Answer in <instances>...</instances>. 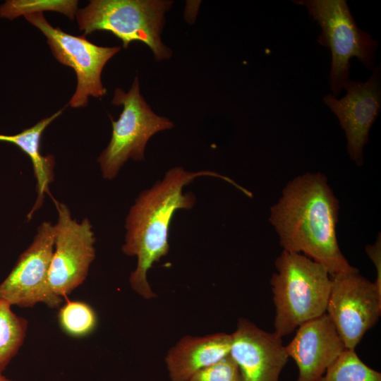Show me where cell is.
Returning <instances> with one entry per match:
<instances>
[{
	"label": "cell",
	"instance_id": "5bb4252c",
	"mask_svg": "<svg viewBox=\"0 0 381 381\" xmlns=\"http://www.w3.org/2000/svg\"><path fill=\"white\" fill-rule=\"evenodd\" d=\"M231 345V334L224 332L182 337L165 358L171 380L188 381L196 372L229 355Z\"/></svg>",
	"mask_w": 381,
	"mask_h": 381
},
{
	"label": "cell",
	"instance_id": "44dd1931",
	"mask_svg": "<svg viewBox=\"0 0 381 381\" xmlns=\"http://www.w3.org/2000/svg\"><path fill=\"white\" fill-rule=\"evenodd\" d=\"M365 252L375 265L377 277L374 283L377 291L381 293V236L380 234L373 244L365 246Z\"/></svg>",
	"mask_w": 381,
	"mask_h": 381
},
{
	"label": "cell",
	"instance_id": "8992f818",
	"mask_svg": "<svg viewBox=\"0 0 381 381\" xmlns=\"http://www.w3.org/2000/svg\"><path fill=\"white\" fill-rule=\"evenodd\" d=\"M111 103L122 106L116 121H111L112 134L97 161L104 179L112 180L128 159L143 161L146 145L155 133L174 128L169 119L156 114L140 94L135 77L128 92L116 87Z\"/></svg>",
	"mask_w": 381,
	"mask_h": 381
},
{
	"label": "cell",
	"instance_id": "30bf717a",
	"mask_svg": "<svg viewBox=\"0 0 381 381\" xmlns=\"http://www.w3.org/2000/svg\"><path fill=\"white\" fill-rule=\"evenodd\" d=\"M54 247V225L42 222L30 246L0 284V298L11 306L32 307L44 303L56 308L62 298L50 289L48 273Z\"/></svg>",
	"mask_w": 381,
	"mask_h": 381
},
{
	"label": "cell",
	"instance_id": "d6986e66",
	"mask_svg": "<svg viewBox=\"0 0 381 381\" xmlns=\"http://www.w3.org/2000/svg\"><path fill=\"white\" fill-rule=\"evenodd\" d=\"M58 320L64 332L73 337L90 334L97 323L94 309L87 303L79 301L67 300L59 310Z\"/></svg>",
	"mask_w": 381,
	"mask_h": 381
},
{
	"label": "cell",
	"instance_id": "6da1fadb",
	"mask_svg": "<svg viewBox=\"0 0 381 381\" xmlns=\"http://www.w3.org/2000/svg\"><path fill=\"white\" fill-rule=\"evenodd\" d=\"M339 201L321 173L292 179L270 211L283 250L303 254L329 274L358 271L342 254L337 238Z\"/></svg>",
	"mask_w": 381,
	"mask_h": 381
},
{
	"label": "cell",
	"instance_id": "e0dca14e",
	"mask_svg": "<svg viewBox=\"0 0 381 381\" xmlns=\"http://www.w3.org/2000/svg\"><path fill=\"white\" fill-rule=\"evenodd\" d=\"M318 381H381V373L365 364L355 349H346Z\"/></svg>",
	"mask_w": 381,
	"mask_h": 381
},
{
	"label": "cell",
	"instance_id": "ffe728a7",
	"mask_svg": "<svg viewBox=\"0 0 381 381\" xmlns=\"http://www.w3.org/2000/svg\"><path fill=\"white\" fill-rule=\"evenodd\" d=\"M188 381H242L239 368L230 355L200 370Z\"/></svg>",
	"mask_w": 381,
	"mask_h": 381
},
{
	"label": "cell",
	"instance_id": "4fadbf2b",
	"mask_svg": "<svg viewBox=\"0 0 381 381\" xmlns=\"http://www.w3.org/2000/svg\"><path fill=\"white\" fill-rule=\"evenodd\" d=\"M285 348L298 367L296 381H318L346 349L326 313L301 325Z\"/></svg>",
	"mask_w": 381,
	"mask_h": 381
},
{
	"label": "cell",
	"instance_id": "5b68a950",
	"mask_svg": "<svg viewBox=\"0 0 381 381\" xmlns=\"http://www.w3.org/2000/svg\"><path fill=\"white\" fill-rule=\"evenodd\" d=\"M293 2L307 8L321 28L318 42L331 51L329 85L334 96L338 95L350 80L351 57H356L366 68H373L377 42L358 27L345 0Z\"/></svg>",
	"mask_w": 381,
	"mask_h": 381
},
{
	"label": "cell",
	"instance_id": "52a82bcc",
	"mask_svg": "<svg viewBox=\"0 0 381 381\" xmlns=\"http://www.w3.org/2000/svg\"><path fill=\"white\" fill-rule=\"evenodd\" d=\"M24 17L46 37L55 59L75 71L77 85L69 101L71 107H85L90 97H102L106 95L102 72L107 61L121 50L120 47L98 46L88 41L85 35L68 34L58 27L54 28L42 13Z\"/></svg>",
	"mask_w": 381,
	"mask_h": 381
},
{
	"label": "cell",
	"instance_id": "7402d4cb",
	"mask_svg": "<svg viewBox=\"0 0 381 381\" xmlns=\"http://www.w3.org/2000/svg\"><path fill=\"white\" fill-rule=\"evenodd\" d=\"M0 381H14L10 379H8L5 376L2 375V373H0Z\"/></svg>",
	"mask_w": 381,
	"mask_h": 381
},
{
	"label": "cell",
	"instance_id": "8fae6325",
	"mask_svg": "<svg viewBox=\"0 0 381 381\" xmlns=\"http://www.w3.org/2000/svg\"><path fill=\"white\" fill-rule=\"evenodd\" d=\"M365 82L349 80L344 89L346 94L337 99L331 94L324 102L337 116L347 140V152L355 164H363V148L368 141L370 130L381 107L380 67H373Z\"/></svg>",
	"mask_w": 381,
	"mask_h": 381
},
{
	"label": "cell",
	"instance_id": "277c9868",
	"mask_svg": "<svg viewBox=\"0 0 381 381\" xmlns=\"http://www.w3.org/2000/svg\"><path fill=\"white\" fill-rule=\"evenodd\" d=\"M172 4L167 0H91L78 10L75 17L85 35L109 32L121 40L125 49L140 41L149 47L156 61H162L172 55L161 40L165 13Z\"/></svg>",
	"mask_w": 381,
	"mask_h": 381
},
{
	"label": "cell",
	"instance_id": "7a4b0ae2",
	"mask_svg": "<svg viewBox=\"0 0 381 381\" xmlns=\"http://www.w3.org/2000/svg\"><path fill=\"white\" fill-rule=\"evenodd\" d=\"M200 176L222 179L246 196L250 195L248 190L228 176L210 170L188 171L181 167L171 168L162 180L143 190L126 217L125 243L121 249L126 255L137 258V266L129 282L133 290L143 298L156 296L148 283L147 272L169 252V226L176 211L189 210L195 203V195L183 193V188Z\"/></svg>",
	"mask_w": 381,
	"mask_h": 381
},
{
	"label": "cell",
	"instance_id": "9c48e42d",
	"mask_svg": "<svg viewBox=\"0 0 381 381\" xmlns=\"http://www.w3.org/2000/svg\"><path fill=\"white\" fill-rule=\"evenodd\" d=\"M326 313L346 349H355L381 314V293L358 270L330 275Z\"/></svg>",
	"mask_w": 381,
	"mask_h": 381
},
{
	"label": "cell",
	"instance_id": "2e32d148",
	"mask_svg": "<svg viewBox=\"0 0 381 381\" xmlns=\"http://www.w3.org/2000/svg\"><path fill=\"white\" fill-rule=\"evenodd\" d=\"M11 306L0 298V373L18 353L28 329L27 320L14 313Z\"/></svg>",
	"mask_w": 381,
	"mask_h": 381
},
{
	"label": "cell",
	"instance_id": "ba28073f",
	"mask_svg": "<svg viewBox=\"0 0 381 381\" xmlns=\"http://www.w3.org/2000/svg\"><path fill=\"white\" fill-rule=\"evenodd\" d=\"M54 202L58 219L54 225V247L48 281L52 292L64 297L85 280L95 258V237L88 219L78 222L66 204L56 200Z\"/></svg>",
	"mask_w": 381,
	"mask_h": 381
},
{
	"label": "cell",
	"instance_id": "7c38bea8",
	"mask_svg": "<svg viewBox=\"0 0 381 381\" xmlns=\"http://www.w3.org/2000/svg\"><path fill=\"white\" fill-rule=\"evenodd\" d=\"M231 335L229 355L239 368L242 381H279L289 358L282 337L243 318Z\"/></svg>",
	"mask_w": 381,
	"mask_h": 381
},
{
	"label": "cell",
	"instance_id": "9a60e30c",
	"mask_svg": "<svg viewBox=\"0 0 381 381\" xmlns=\"http://www.w3.org/2000/svg\"><path fill=\"white\" fill-rule=\"evenodd\" d=\"M63 110L64 109H60L17 134H0V141L16 145L30 157L32 162L37 181L36 188L38 196L29 217L41 206L44 193L48 192L49 185L54 179V157L52 155L43 156L40 153V138L45 128L61 114Z\"/></svg>",
	"mask_w": 381,
	"mask_h": 381
},
{
	"label": "cell",
	"instance_id": "3957f363",
	"mask_svg": "<svg viewBox=\"0 0 381 381\" xmlns=\"http://www.w3.org/2000/svg\"><path fill=\"white\" fill-rule=\"evenodd\" d=\"M270 284L275 306L274 332L281 337L326 313L331 277L327 270L308 257L282 250Z\"/></svg>",
	"mask_w": 381,
	"mask_h": 381
},
{
	"label": "cell",
	"instance_id": "ac0fdd59",
	"mask_svg": "<svg viewBox=\"0 0 381 381\" xmlns=\"http://www.w3.org/2000/svg\"><path fill=\"white\" fill-rule=\"evenodd\" d=\"M75 0H8L0 5V17L13 20L21 16L55 11L75 18L78 10Z\"/></svg>",
	"mask_w": 381,
	"mask_h": 381
}]
</instances>
